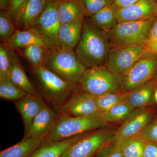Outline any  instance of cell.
I'll return each instance as SVG.
<instances>
[{
  "mask_svg": "<svg viewBox=\"0 0 157 157\" xmlns=\"http://www.w3.org/2000/svg\"><path fill=\"white\" fill-rule=\"evenodd\" d=\"M111 45L107 34L86 17L76 56L86 68L106 66Z\"/></svg>",
  "mask_w": 157,
  "mask_h": 157,
  "instance_id": "cell-1",
  "label": "cell"
},
{
  "mask_svg": "<svg viewBox=\"0 0 157 157\" xmlns=\"http://www.w3.org/2000/svg\"><path fill=\"white\" fill-rule=\"evenodd\" d=\"M108 124L101 113L81 117H58L46 139L52 142L64 141L106 128Z\"/></svg>",
  "mask_w": 157,
  "mask_h": 157,
  "instance_id": "cell-2",
  "label": "cell"
},
{
  "mask_svg": "<svg viewBox=\"0 0 157 157\" xmlns=\"http://www.w3.org/2000/svg\"><path fill=\"white\" fill-rule=\"evenodd\" d=\"M122 76L109 70L106 66L86 69L78 82L83 91L99 96L121 91Z\"/></svg>",
  "mask_w": 157,
  "mask_h": 157,
  "instance_id": "cell-3",
  "label": "cell"
},
{
  "mask_svg": "<svg viewBox=\"0 0 157 157\" xmlns=\"http://www.w3.org/2000/svg\"><path fill=\"white\" fill-rule=\"evenodd\" d=\"M45 67L65 81L75 85H78L86 69L75 51L63 48L49 49Z\"/></svg>",
  "mask_w": 157,
  "mask_h": 157,
  "instance_id": "cell-4",
  "label": "cell"
},
{
  "mask_svg": "<svg viewBox=\"0 0 157 157\" xmlns=\"http://www.w3.org/2000/svg\"><path fill=\"white\" fill-rule=\"evenodd\" d=\"M33 72L45 100L58 111L77 90V85L65 81L45 66Z\"/></svg>",
  "mask_w": 157,
  "mask_h": 157,
  "instance_id": "cell-5",
  "label": "cell"
},
{
  "mask_svg": "<svg viewBox=\"0 0 157 157\" xmlns=\"http://www.w3.org/2000/svg\"><path fill=\"white\" fill-rule=\"evenodd\" d=\"M157 17L118 23L107 33L112 48L145 45Z\"/></svg>",
  "mask_w": 157,
  "mask_h": 157,
  "instance_id": "cell-6",
  "label": "cell"
},
{
  "mask_svg": "<svg viewBox=\"0 0 157 157\" xmlns=\"http://www.w3.org/2000/svg\"><path fill=\"white\" fill-rule=\"evenodd\" d=\"M117 129L106 127L80 135L61 157H94L113 140Z\"/></svg>",
  "mask_w": 157,
  "mask_h": 157,
  "instance_id": "cell-7",
  "label": "cell"
},
{
  "mask_svg": "<svg viewBox=\"0 0 157 157\" xmlns=\"http://www.w3.org/2000/svg\"><path fill=\"white\" fill-rule=\"evenodd\" d=\"M58 5L59 0H48L42 14L32 27L36 29L49 49L61 48L59 42L61 23Z\"/></svg>",
  "mask_w": 157,
  "mask_h": 157,
  "instance_id": "cell-8",
  "label": "cell"
},
{
  "mask_svg": "<svg viewBox=\"0 0 157 157\" xmlns=\"http://www.w3.org/2000/svg\"><path fill=\"white\" fill-rule=\"evenodd\" d=\"M157 72V56L149 54L122 75L121 91L128 93L151 80Z\"/></svg>",
  "mask_w": 157,
  "mask_h": 157,
  "instance_id": "cell-9",
  "label": "cell"
},
{
  "mask_svg": "<svg viewBox=\"0 0 157 157\" xmlns=\"http://www.w3.org/2000/svg\"><path fill=\"white\" fill-rule=\"evenodd\" d=\"M149 54L144 45L112 47L106 66L114 73L122 75L137 61Z\"/></svg>",
  "mask_w": 157,
  "mask_h": 157,
  "instance_id": "cell-10",
  "label": "cell"
},
{
  "mask_svg": "<svg viewBox=\"0 0 157 157\" xmlns=\"http://www.w3.org/2000/svg\"><path fill=\"white\" fill-rule=\"evenodd\" d=\"M58 117H81L101 113L96 96L76 90L59 109Z\"/></svg>",
  "mask_w": 157,
  "mask_h": 157,
  "instance_id": "cell-11",
  "label": "cell"
},
{
  "mask_svg": "<svg viewBox=\"0 0 157 157\" xmlns=\"http://www.w3.org/2000/svg\"><path fill=\"white\" fill-rule=\"evenodd\" d=\"M154 109L150 106L137 108L117 129L113 140L119 143L136 137L154 118Z\"/></svg>",
  "mask_w": 157,
  "mask_h": 157,
  "instance_id": "cell-12",
  "label": "cell"
},
{
  "mask_svg": "<svg viewBox=\"0 0 157 157\" xmlns=\"http://www.w3.org/2000/svg\"><path fill=\"white\" fill-rule=\"evenodd\" d=\"M157 16V2L155 0H138L135 4L119 9L116 14L118 23L139 21Z\"/></svg>",
  "mask_w": 157,
  "mask_h": 157,
  "instance_id": "cell-13",
  "label": "cell"
},
{
  "mask_svg": "<svg viewBox=\"0 0 157 157\" xmlns=\"http://www.w3.org/2000/svg\"><path fill=\"white\" fill-rule=\"evenodd\" d=\"M48 0H26L17 11L14 24L16 29L31 28L42 14Z\"/></svg>",
  "mask_w": 157,
  "mask_h": 157,
  "instance_id": "cell-14",
  "label": "cell"
},
{
  "mask_svg": "<svg viewBox=\"0 0 157 157\" xmlns=\"http://www.w3.org/2000/svg\"><path fill=\"white\" fill-rule=\"evenodd\" d=\"M56 118L53 109L47 105L34 118L25 137L36 139L46 138L53 128Z\"/></svg>",
  "mask_w": 157,
  "mask_h": 157,
  "instance_id": "cell-15",
  "label": "cell"
},
{
  "mask_svg": "<svg viewBox=\"0 0 157 157\" xmlns=\"http://www.w3.org/2000/svg\"><path fill=\"white\" fill-rule=\"evenodd\" d=\"M47 104L41 96L29 94L16 101L15 106L22 117L25 126V135L27 133L34 118Z\"/></svg>",
  "mask_w": 157,
  "mask_h": 157,
  "instance_id": "cell-16",
  "label": "cell"
},
{
  "mask_svg": "<svg viewBox=\"0 0 157 157\" xmlns=\"http://www.w3.org/2000/svg\"><path fill=\"white\" fill-rule=\"evenodd\" d=\"M85 17L61 25L59 33L61 48L72 50L76 48L81 39Z\"/></svg>",
  "mask_w": 157,
  "mask_h": 157,
  "instance_id": "cell-17",
  "label": "cell"
},
{
  "mask_svg": "<svg viewBox=\"0 0 157 157\" xmlns=\"http://www.w3.org/2000/svg\"><path fill=\"white\" fill-rule=\"evenodd\" d=\"M156 84L151 79L128 93L125 101L134 109L148 107L154 103V94Z\"/></svg>",
  "mask_w": 157,
  "mask_h": 157,
  "instance_id": "cell-18",
  "label": "cell"
},
{
  "mask_svg": "<svg viewBox=\"0 0 157 157\" xmlns=\"http://www.w3.org/2000/svg\"><path fill=\"white\" fill-rule=\"evenodd\" d=\"M6 43L14 50H19L35 45H41L48 48L42 37L33 27L25 30L16 29Z\"/></svg>",
  "mask_w": 157,
  "mask_h": 157,
  "instance_id": "cell-19",
  "label": "cell"
},
{
  "mask_svg": "<svg viewBox=\"0 0 157 157\" xmlns=\"http://www.w3.org/2000/svg\"><path fill=\"white\" fill-rule=\"evenodd\" d=\"M46 138L36 139L25 137L15 145L0 152V157H30L41 146Z\"/></svg>",
  "mask_w": 157,
  "mask_h": 157,
  "instance_id": "cell-20",
  "label": "cell"
},
{
  "mask_svg": "<svg viewBox=\"0 0 157 157\" xmlns=\"http://www.w3.org/2000/svg\"><path fill=\"white\" fill-rule=\"evenodd\" d=\"M12 68L10 79L14 84L29 94L40 96L31 83L20 64L14 49H11Z\"/></svg>",
  "mask_w": 157,
  "mask_h": 157,
  "instance_id": "cell-21",
  "label": "cell"
},
{
  "mask_svg": "<svg viewBox=\"0 0 157 157\" xmlns=\"http://www.w3.org/2000/svg\"><path fill=\"white\" fill-rule=\"evenodd\" d=\"M118 9L113 3L89 17L99 28L107 33L118 24L116 14Z\"/></svg>",
  "mask_w": 157,
  "mask_h": 157,
  "instance_id": "cell-22",
  "label": "cell"
},
{
  "mask_svg": "<svg viewBox=\"0 0 157 157\" xmlns=\"http://www.w3.org/2000/svg\"><path fill=\"white\" fill-rule=\"evenodd\" d=\"M78 136L58 142H52L46 138L30 157H61Z\"/></svg>",
  "mask_w": 157,
  "mask_h": 157,
  "instance_id": "cell-23",
  "label": "cell"
},
{
  "mask_svg": "<svg viewBox=\"0 0 157 157\" xmlns=\"http://www.w3.org/2000/svg\"><path fill=\"white\" fill-rule=\"evenodd\" d=\"M58 10L61 25L86 17L83 9L75 0H59Z\"/></svg>",
  "mask_w": 157,
  "mask_h": 157,
  "instance_id": "cell-24",
  "label": "cell"
},
{
  "mask_svg": "<svg viewBox=\"0 0 157 157\" xmlns=\"http://www.w3.org/2000/svg\"><path fill=\"white\" fill-rule=\"evenodd\" d=\"M29 63L33 71L45 66L49 49L40 45H33L19 49Z\"/></svg>",
  "mask_w": 157,
  "mask_h": 157,
  "instance_id": "cell-25",
  "label": "cell"
},
{
  "mask_svg": "<svg viewBox=\"0 0 157 157\" xmlns=\"http://www.w3.org/2000/svg\"><path fill=\"white\" fill-rule=\"evenodd\" d=\"M135 109L125 101L116 104L102 114L109 123L116 122L126 120Z\"/></svg>",
  "mask_w": 157,
  "mask_h": 157,
  "instance_id": "cell-26",
  "label": "cell"
},
{
  "mask_svg": "<svg viewBox=\"0 0 157 157\" xmlns=\"http://www.w3.org/2000/svg\"><path fill=\"white\" fill-rule=\"evenodd\" d=\"M29 95L10 79H0V98L7 101H17Z\"/></svg>",
  "mask_w": 157,
  "mask_h": 157,
  "instance_id": "cell-27",
  "label": "cell"
},
{
  "mask_svg": "<svg viewBox=\"0 0 157 157\" xmlns=\"http://www.w3.org/2000/svg\"><path fill=\"white\" fill-rule=\"evenodd\" d=\"M124 157H142L145 141L131 137L120 142Z\"/></svg>",
  "mask_w": 157,
  "mask_h": 157,
  "instance_id": "cell-28",
  "label": "cell"
},
{
  "mask_svg": "<svg viewBox=\"0 0 157 157\" xmlns=\"http://www.w3.org/2000/svg\"><path fill=\"white\" fill-rule=\"evenodd\" d=\"M127 95L128 93L121 91L96 96L99 111L103 113L116 104L125 101Z\"/></svg>",
  "mask_w": 157,
  "mask_h": 157,
  "instance_id": "cell-29",
  "label": "cell"
},
{
  "mask_svg": "<svg viewBox=\"0 0 157 157\" xmlns=\"http://www.w3.org/2000/svg\"><path fill=\"white\" fill-rule=\"evenodd\" d=\"M11 68V48L4 42L0 45V79H10Z\"/></svg>",
  "mask_w": 157,
  "mask_h": 157,
  "instance_id": "cell-30",
  "label": "cell"
},
{
  "mask_svg": "<svg viewBox=\"0 0 157 157\" xmlns=\"http://www.w3.org/2000/svg\"><path fill=\"white\" fill-rule=\"evenodd\" d=\"M16 29L14 21L7 11L0 12V38L2 42H6L11 38Z\"/></svg>",
  "mask_w": 157,
  "mask_h": 157,
  "instance_id": "cell-31",
  "label": "cell"
},
{
  "mask_svg": "<svg viewBox=\"0 0 157 157\" xmlns=\"http://www.w3.org/2000/svg\"><path fill=\"white\" fill-rule=\"evenodd\" d=\"M81 6L86 17H90L104 7L114 3V0H75Z\"/></svg>",
  "mask_w": 157,
  "mask_h": 157,
  "instance_id": "cell-32",
  "label": "cell"
},
{
  "mask_svg": "<svg viewBox=\"0 0 157 157\" xmlns=\"http://www.w3.org/2000/svg\"><path fill=\"white\" fill-rule=\"evenodd\" d=\"M134 137L157 144V118L153 119L138 135Z\"/></svg>",
  "mask_w": 157,
  "mask_h": 157,
  "instance_id": "cell-33",
  "label": "cell"
},
{
  "mask_svg": "<svg viewBox=\"0 0 157 157\" xmlns=\"http://www.w3.org/2000/svg\"><path fill=\"white\" fill-rule=\"evenodd\" d=\"M94 157H124L120 143L113 140L102 147Z\"/></svg>",
  "mask_w": 157,
  "mask_h": 157,
  "instance_id": "cell-34",
  "label": "cell"
},
{
  "mask_svg": "<svg viewBox=\"0 0 157 157\" xmlns=\"http://www.w3.org/2000/svg\"><path fill=\"white\" fill-rule=\"evenodd\" d=\"M26 1V0H11L7 11L14 22L17 11Z\"/></svg>",
  "mask_w": 157,
  "mask_h": 157,
  "instance_id": "cell-35",
  "label": "cell"
},
{
  "mask_svg": "<svg viewBox=\"0 0 157 157\" xmlns=\"http://www.w3.org/2000/svg\"><path fill=\"white\" fill-rule=\"evenodd\" d=\"M157 42V17L152 26L147 41L145 43L147 49Z\"/></svg>",
  "mask_w": 157,
  "mask_h": 157,
  "instance_id": "cell-36",
  "label": "cell"
},
{
  "mask_svg": "<svg viewBox=\"0 0 157 157\" xmlns=\"http://www.w3.org/2000/svg\"><path fill=\"white\" fill-rule=\"evenodd\" d=\"M142 157H157L156 144L145 141Z\"/></svg>",
  "mask_w": 157,
  "mask_h": 157,
  "instance_id": "cell-37",
  "label": "cell"
},
{
  "mask_svg": "<svg viewBox=\"0 0 157 157\" xmlns=\"http://www.w3.org/2000/svg\"><path fill=\"white\" fill-rule=\"evenodd\" d=\"M138 0H114V3L119 9L125 8L135 4Z\"/></svg>",
  "mask_w": 157,
  "mask_h": 157,
  "instance_id": "cell-38",
  "label": "cell"
},
{
  "mask_svg": "<svg viewBox=\"0 0 157 157\" xmlns=\"http://www.w3.org/2000/svg\"><path fill=\"white\" fill-rule=\"evenodd\" d=\"M11 0H0V10L7 11L10 5Z\"/></svg>",
  "mask_w": 157,
  "mask_h": 157,
  "instance_id": "cell-39",
  "label": "cell"
},
{
  "mask_svg": "<svg viewBox=\"0 0 157 157\" xmlns=\"http://www.w3.org/2000/svg\"><path fill=\"white\" fill-rule=\"evenodd\" d=\"M147 50L150 53L157 56V42L147 48Z\"/></svg>",
  "mask_w": 157,
  "mask_h": 157,
  "instance_id": "cell-40",
  "label": "cell"
},
{
  "mask_svg": "<svg viewBox=\"0 0 157 157\" xmlns=\"http://www.w3.org/2000/svg\"><path fill=\"white\" fill-rule=\"evenodd\" d=\"M154 101L157 104V87H156L154 94Z\"/></svg>",
  "mask_w": 157,
  "mask_h": 157,
  "instance_id": "cell-41",
  "label": "cell"
},
{
  "mask_svg": "<svg viewBox=\"0 0 157 157\" xmlns=\"http://www.w3.org/2000/svg\"><path fill=\"white\" fill-rule=\"evenodd\" d=\"M155 1H157V0H155Z\"/></svg>",
  "mask_w": 157,
  "mask_h": 157,
  "instance_id": "cell-42",
  "label": "cell"
},
{
  "mask_svg": "<svg viewBox=\"0 0 157 157\" xmlns=\"http://www.w3.org/2000/svg\"><path fill=\"white\" fill-rule=\"evenodd\" d=\"M156 144V145H157V144Z\"/></svg>",
  "mask_w": 157,
  "mask_h": 157,
  "instance_id": "cell-43",
  "label": "cell"
},
{
  "mask_svg": "<svg viewBox=\"0 0 157 157\" xmlns=\"http://www.w3.org/2000/svg\"><path fill=\"white\" fill-rule=\"evenodd\" d=\"M156 2H157V1H156Z\"/></svg>",
  "mask_w": 157,
  "mask_h": 157,
  "instance_id": "cell-44",
  "label": "cell"
}]
</instances>
